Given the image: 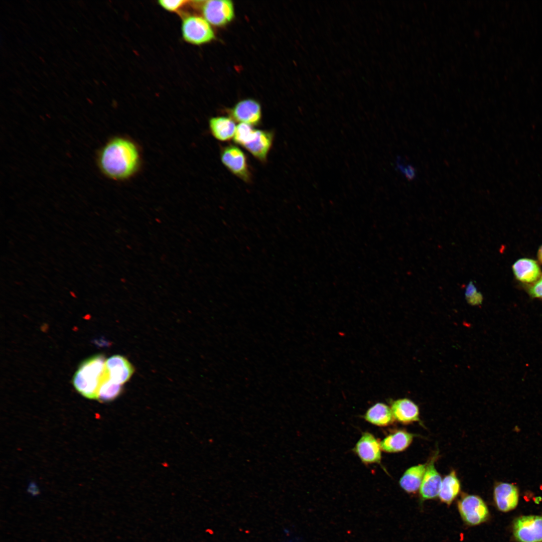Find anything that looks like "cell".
Segmentation results:
<instances>
[{"label": "cell", "instance_id": "cell-2", "mask_svg": "<svg viewBox=\"0 0 542 542\" xmlns=\"http://www.w3.org/2000/svg\"><path fill=\"white\" fill-rule=\"evenodd\" d=\"M105 357L102 354L87 358L80 365L73 378L75 389L83 396L97 399L101 383L106 376Z\"/></svg>", "mask_w": 542, "mask_h": 542}, {"label": "cell", "instance_id": "cell-23", "mask_svg": "<svg viewBox=\"0 0 542 542\" xmlns=\"http://www.w3.org/2000/svg\"><path fill=\"white\" fill-rule=\"evenodd\" d=\"M465 296L467 302L471 305H481L483 297L482 293L478 292L474 282L470 281L465 288Z\"/></svg>", "mask_w": 542, "mask_h": 542}, {"label": "cell", "instance_id": "cell-9", "mask_svg": "<svg viewBox=\"0 0 542 542\" xmlns=\"http://www.w3.org/2000/svg\"><path fill=\"white\" fill-rule=\"evenodd\" d=\"M234 120L251 126L257 125L261 120V108L256 100L248 98L238 101L229 110Z\"/></svg>", "mask_w": 542, "mask_h": 542}, {"label": "cell", "instance_id": "cell-11", "mask_svg": "<svg viewBox=\"0 0 542 542\" xmlns=\"http://www.w3.org/2000/svg\"><path fill=\"white\" fill-rule=\"evenodd\" d=\"M493 500L499 511L506 512L513 510L518 503V489L511 483L496 482L493 489Z\"/></svg>", "mask_w": 542, "mask_h": 542}, {"label": "cell", "instance_id": "cell-27", "mask_svg": "<svg viewBox=\"0 0 542 542\" xmlns=\"http://www.w3.org/2000/svg\"><path fill=\"white\" fill-rule=\"evenodd\" d=\"M537 257L538 261L542 264V245H541L537 251Z\"/></svg>", "mask_w": 542, "mask_h": 542}, {"label": "cell", "instance_id": "cell-10", "mask_svg": "<svg viewBox=\"0 0 542 542\" xmlns=\"http://www.w3.org/2000/svg\"><path fill=\"white\" fill-rule=\"evenodd\" d=\"M353 450L365 464H379L381 462L382 450L380 441L369 432L362 434Z\"/></svg>", "mask_w": 542, "mask_h": 542}, {"label": "cell", "instance_id": "cell-19", "mask_svg": "<svg viewBox=\"0 0 542 542\" xmlns=\"http://www.w3.org/2000/svg\"><path fill=\"white\" fill-rule=\"evenodd\" d=\"M364 418L368 423L381 427L391 425L395 421L391 408L381 402L376 403L369 408Z\"/></svg>", "mask_w": 542, "mask_h": 542}, {"label": "cell", "instance_id": "cell-18", "mask_svg": "<svg viewBox=\"0 0 542 542\" xmlns=\"http://www.w3.org/2000/svg\"><path fill=\"white\" fill-rule=\"evenodd\" d=\"M209 128L214 138L219 141L225 142L234 137L236 126L232 118L216 116L210 118Z\"/></svg>", "mask_w": 542, "mask_h": 542}, {"label": "cell", "instance_id": "cell-16", "mask_svg": "<svg viewBox=\"0 0 542 542\" xmlns=\"http://www.w3.org/2000/svg\"><path fill=\"white\" fill-rule=\"evenodd\" d=\"M512 269L515 278L523 283L532 284L541 275L538 263L531 258H521L517 260L512 265Z\"/></svg>", "mask_w": 542, "mask_h": 542}, {"label": "cell", "instance_id": "cell-13", "mask_svg": "<svg viewBox=\"0 0 542 542\" xmlns=\"http://www.w3.org/2000/svg\"><path fill=\"white\" fill-rule=\"evenodd\" d=\"M395 421L409 425L415 422L421 423L418 405L412 400L399 398L393 401L390 406Z\"/></svg>", "mask_w": 542, "mask_h": 542}, {"label": "cell", "instance_id": "cell-22", "mask_svg": "<svg viewBox=\"0 0 542 542\" xmlns=\"http://www.w3.org/2000/svg\"><path fill=\"white\" fill-rule=\"evenodd\" d=\"M255 132L256 129L252 126L240 123L236 126L233 137L234 142L244 147L253 139Z\"/></svg>", "mask_w": 542, "mask_h": 542}, {"label": "cell", "instance_id": "cell-1", "mask_svg": "<svg viewBox=\"0 0 542 542\" xmlns=\"http://www.w3.org/2000/svg\"><path fill=\"white\" fill-rule=\"evenodd\" d=\"M142 156L138 145L130 138L115 136L110 138L98 152L97 164L106 177L124 181L134 177L140 170Z\"/></svg>", "mask_w": 542, "mask_h": 542}, {"label": "cell", "instance_id": "cell-6", "mask_svg": "<svg viewBox=\"0 0 542 542\" xmlns=\"http://www.w3.org/2000/svg\"><path fill=\"white\" fill-rule=\"evenodd\" d=\"M512 534L517 542H542V515H523L513 521Z\"/></svg>", "mask_w": 542, "mask_h": 542}, {"label": "cell", "instance_id": "cell-17", "mask_svg": "<svg viewBox=\"0 0 542 542\" xmlns=\"http://www.w3.org/2000/svg\"><path fill=\"white\" fill-rule=\"evenodd\" d=\"M427 462L412 466L406 469L399 480L400 487L409 494H414L419 491Z\"/></svg>", "mask_w": 542, "mask_h": 542}, {"label": "cell", "instance_id": "cell-5", "mask_svg": "<svg viewBox=\"0 0 542 542\" xmlns=\"http://www.w3.org/2000/svg\"><path fill=\"white\" fill-rule=\"evenodd\" d=\"M220 159L224 166L233 175L246 183L251 181L246 157L238 147L228 145L221 148Z\"/></svg>", "mask_w": 542, "mask_h": 542}, {"label": "cell", "instance_id": "cell-4", "mask_svg": "<svg viewBox=\"0 0 542 542\" xmlns=\"http://www.w3.org/2000/svg\"><path fill=\"white\" fill-rule=\"evenodd\" d=\"M459 512L463 520L471 526L479 525L489 517V509L479 496L463 494L457 502Z\"/></svg>", "mask_w": 542, "mask_h": 542}, {"label": "cell", "instance_id": "cell-20", "mask_svg": "<svg viewBox=\"0 0 542 542\" xmlns=\"http://www.w3.org/2000/svg\"><path fill=\"white\" fill-rule=\"evenodd\" d=\"M461 490V483L455 470L442 479L439 497L441 502L450 505Z\"/></svg>", "mask_w": 542, "mask_h": 542}, {"label": "cell", "instance_id": "cell-25", "mask_svg": "<svg viewBox=\"0 0 542 542\" xmlns=\"http://www.w3.org/2000/svg\"><path fill=\"white\" fill-rule=\"evenodd\" d=\"M525 289L531 298L542 299V275L535 282L526 286Z\"/></svg>", "mask_w": 542, "mask_h": 542}, {"label": "cell", "instance_id": "cell-21", "mask_svg": "<svg viewBox=\"0 0 542 542\" xmlns=\"http://www.w3.org/2000/svg\"><path fill=\"white\" fill-rule=\"evenodd\" d=\"M121 390L122 385L114 383L107 377L100 384L97 399L103 402L111 401L120 393Z\"/></svg>", "mask_w": 542, "mask_h": 542}, {"label": "cell", "instance_id": "cell-14", "mask_svg": "<svg viewBox=\"0 0 542 542\" xmlns=\"http://www.w3.org/2000/svg\"><path fill=\"white\" fill-rule=\"evenodd\" d=\"M415 436L404 429L393 430L380 441L381 450L388 453L402 452L409 447Z\"/></svg>", "mask_w": 542, "mask_h": 542}, {"label": "cell", "instance_id": "cell-8", "mask_svg": "<svg viewBox=\"0 0 542 542\" xmlns=\"http://www.w3.org/2000/svg\"><path fill=\"white\" fill-rule=\"evenodd\" d=\"M438 458V453L436 452L427 462L426 470L419 489L421 502L435 499L439 496L442 479L435 466Z\"/></svg>", "mask_w": 542, "mask_h": 542}, {"label": "cell", "instance_id": "cell-15", "mask_svg": "<svg viewBox=\"0 0 542 542\" xmlns=\"http://www.w3.org/2000/svg\"><path fill=\"white\" fill-rule=\"evenodd\" d=\"M274 140V133L266 130L256 129L253 139L244 147L253 157L265 162Z\"/></svg>", "mask_w": 542, "mask_h": 542}, {"label": "cell", "instance_id": "cell-24", "mask_svg": "<svg viewBox=\"0 0 542 542\" xmlns=\"http://www.w3.org/2000/svg\"><path fill=\"white\" fill-rule=\"evenodd\" d=\"M189 1L185 0H160L158 4L165 10L170 12H177L185 6Z\"/></svg>", "mask_w": 542, "mask_h": 542}, {"label": "cell", "instance_id": "cell-7", "mask_svg": "<svg viewBox=\"0 0 542 542\" xmlns=\"http://www.w3.org/2000/svg\"><path fill=\"white\" fill-rule=\"evenodd\" d=\"M203 18L215 26H222L230 22L234 17V6L230 0H209L202 2Z\"/></svg>", "mask_w": 542, "mask_h": 542}, {"label": "cell", "instance_id": "cell-3", "mask_svg": "<svg viewBox=\"0 0 542 542\" xmlns=\"http://www.w3.org/2000/svg\"><path fill=\"white\" fill-rule=\"evenodd\" d=\"M182 35L187 43L200 45L208 43L215 38L210 24L203 17L197 15L184 17L181 25Z\"/></svg>", "mask_w": 542, "mask_h": 542}, {"label": "cell", "instance_id": "cell-12", "mask_svg": "<svg viewBox=\"0 0 542 542\" xmlns=\"http://www.w3.org/2000/svg\"><path fill=\"white\" fill-rule=\"evenodd\" d=\"M106 369L109 379L114 383L122 385L130 378L134 369L124 357L115 355L106 360Z\"/></svg>", "mask_w": 542, "mask_h": 542}, {"label": "cell", "instance_id": "cell-26", "mask_svg": "<svg viewBox=\"0 0 542 542\" xmlns=\"http://www.w3.org/2000/svg\"><path fill=\"white\" fill-rule=\"evenodd\" d=\"M396 168L404 175L407 180L412 181L415 179L416 177V170L415 168L411 165H408L406 166L403 165V164L401 163L400 159L399 157L397 158Z\"/></svg>", "mask_w": 542, "mask_h": 542}]
</instances>
